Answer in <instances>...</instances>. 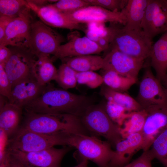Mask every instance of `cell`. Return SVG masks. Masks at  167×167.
Wrapping results in <instances>:
<instances>
[{
  "label": "cell",
  "instance_id": "obj_19",
  "mask_svg": "<svg viewBox=\"0 0 167 167\" xmlns=\"http://www.w3.org/2000/svg\"><path fill=\"white\" fill-rule=\"evenodd\" d=\"M144 139L142 132L131 134L117 143L108 167H120L130 163L137 152L143 149Z\"/></svg>",
  "mask_w": 167,
  "mask_h": 167
},
{
  "label": "cell",
  "instance_id": "obj_13",
  "mask_svg": "<svg viewBox=\"0 0 167 167\" xmlns=\"http://www.w3.org/2000/svg\"><path fill=\"white\" fill-rule=\"evenodd\" d=\"M73 22L80 24L106 22L125 25L126 18L121 12L112 11L96 6H88L73 12L64 13Z\"/></svg>",
  "mask_w": 167,
  "mask_h": 167
},
{
  "label": "cell",
  "instance_id": "obj_18",
  "mask_svg": "<svg viewBox=\"0 0 167 167\" xmlns=\"http://www.w3.org/2000/svg\"><path fill=\"white\" fill-rule=\"evenodd\" d=\"M47 84H40L34 76L25 78L12 87L8 101L23 109L27 104L39 97Z\"/></svg>",
  "mask_w": 167,
  "mask_h": 167
},
{
  "label": "cell",
  "instance_id": "obj_20",
  "mask_svg": "<svg viewBox=\"0 0 167 167\" xmlns=\"http://www.w3.org/2000/svg\"><path fill=\"white\" fill-rule=\"evenodd\" d=\"M149 58L156 77L161 82L167 74V31L152 45Z\"/></svg>",
  "mask_w": 167,
  "mask_h": 167
},
{
  "label": "cell",
  "instance_id": "obj_27",
  "mask_svg": "<svg viewBox=\"0 0 167 167\" xmlns=\"http://www.w3.org/2000/svg\"><path fill=\"white\" fill-rule=\"evenodd\" d=\"M147 115V112L144 109L131 113L120 128L123 139L131 134L142 131Z\"/></svg>",
  "mask_w": 167,
  "mask_h": 167
},
{
  "label": "cell",
  "instance_id": "obj_21",
  "mask_svg": "<svg viewBox=\"0 0 167 167\" xmlns=\"http://www.w3.org/2000/svg\"><path fill=\"white\" fill-rule=\"evenodd\" d=\"M23 109L7 101L0 108V129L9 137L18 131Z\"/></svg>",
  "mask_w": 167,
  "mask_h": 167
},
{
  "label": "cell",
  "instance_id": "obj_17",
  "mask_svg": "<svg viewBox=\"0 0 167 167\" xmlns=\"http://www.w3.org/2000/svg\"><path fill=\"white\" fill-rule=\"evenodd\" d=\"M28 6L33 11L44 24L50 26L70 30L84 31L87 29L83 24L75 23L70 20L63 13L60 12L51 4L38 6L27 0Z\"/></svg>",
  "mask_w": 167,
  "mask_h": 167
},
{
  "label": "cell",
  "instance_id": "obj_10",
  "mask_svg": "<svg viewBox=\"0 0 167 167\" xmlns=\"http://www.w3.org/2000/svg\"><path fill=\"white\" fill-rule=\"evenodd\" d=\"M72 148L70 146H64L61 148L53 147L35 152L15 150L8 152L25 167H60L63 157Z\"/></svg>",
  "mask_w": 167,
  "mask_h": 167
},
{
  "label": "cell",
  "instance_id": "obj_26",
  "mask_svg": "<svg viewBox=\"0 0 167 167\" xmlns=\"http://www.w3.org/2000/svg\"><path fill=\"white\" fill-rule=\"evenodd\" d=\"M102 76L103 83L110 89L123 92L136 83L137 79L121 75L111 71H104Z\"/></svg>",
  "mask_w": 167,
  "mask_h": 167
},
{
  "label": "cell",
  "instance_id": "obj_11",
  "mask_svg": "<svg viewBox=\"0 0 167 167\" xmlns=\"http://www.w3.org/2000/svg\"><path fill=\"white\" fill-rule=\"evenodd\" d=\"M31 10L27 6L9 23L0 46L8 45L28 47L32 18Z\"/></svg>",
  "mask_w": 167,
  "mask_h": 167
},
{
  "label": "cell",
  "instance_id": "obj_36",
  "mask_svg": "<svg viewBox=\"0 0 167 167\" xmlns=\"http://www.w3.org/2000/svg\"><path fill=\"white\" fill-rule=\"evenodd\" d=\"M154 159L148 150L143 151L136 159L126 165L120 167H152V162Z\"/></svg>",
  "mask_w": 167,
  "mask_h": 167
},
{
  "label": "cell",
  "instance_id": "obj_42",
  "mask_svg": "<svg viewBox=\"0 0 167 167\" xmlns=\"http://www.w3.org/2000/svg\"><path fill=\"white\" fill-rule=\"evenodd\" d=\"M84 32L86 36L96 43L100 37L99 35L95 31L88 28L86 29Z\"/></svg>",
  "mask_w": 167,
  "mask_h": 167
},
{
  "label": "cell",
  "instance_id": "obj_25",
  "mask_svg": "<svg viewBox=\"0 0 167 167\" xmlns=\"http://www.w3.org/2000/svg\"><path fill=\"white\" fill-rule=\"evenodd\" d=\"M101 93L107 101L113 102L121 106L128 112L143 109L136 100L129 95L112 90L106 85L102 87Z\"/></svg>",
  "mask_w": 167,
  "mask_h": 167
},
{
  "label": "cell",
  "instance_id": "obj_24",
  "mask_svg": "<svg viewBox=\"0 0 167 167\" xmlns=\"http://www.w3.org/2000/svg\"><path fill=\"white\" fill-rule=\"evenodd\" d=\"M51 57L41 56L38 58L33 69V74L37 81L42 85L55 80L57 70L53 64Z\"/></svg>",
  "mask_w": 167,
  "mask_h": 167
},
{
  "label": "cell",
  "instance_id": "obj_44",
  "mask_svg": "<svg viewBox=\"0 0 167 167\" xmlns=\"http://www.w3.org/2000/svg\"><path fill=\"white\" fill-rule=\"evenodd\" d=\"M88 161L86 160H82L79 162L77 165L73 167H88Z\"/></svg>",
  "mask_w": 167,
  "mask_h": 167
},
{
  "label": "cell",
  "instance_id": "obj_30",
  "mask_svg": "<svg viewBox=\"0 0 167 167\" xmlns=\"http://www.w3.org/2000/svg\"><path fill=\"white\" fill-rule=\"evenodd\" d=\"M27 6V0H0V15L16 17Z\"/></svg>",
  "mask_w": 167,
  "mask_h": 167
},
{
  "label": "cell",
  "instance_id": "obj_47",
  "mask_svg": "<svg viewBox=\"0 0 167 167\" xmlns=\"http://www.w3.org/2000/svg\"></svg>",
  "mask_w": 167,
  "mask_h": 167
},
{
  "label": "cell",
  "instance_id": "obj_3",
  "mask_svg": "<svg viewBox=\"0 0 167 167\" xmlns=\"http://www.w3.org/2000/svg\"><path fill=\"white\" fill-rule=\"evenodd\" d=\"M107 28L109 46L108 51L117 50L131 57L145 60L149 58L152 40L143 30L127 29L119 23H110Z\"/></svg>",
  "mask_w": 167,
  "mask_h": 167
},
{
  "label": "cell",
  "instance_id": "obj_38",
  "mask_svg": "<svg viewBox=\"0 0 167 167\" xmlns=\"http://www.w3.org/2000/svg\"><path fill=\"white\" fill-rule=\"evenodd\" d=\"M14 18L6 16L0 15V43L2 42L4 38L7 26Z\"/></svg>",
  "mask_w": 167,
  "mask_h": 167
},
{
  "label": "cell",
  "instance_id": "obj_1",
  "mask_svg": "<svg viewBox=\"0 0 167 167\" xmlns=\"http://www.w3.org/2000/svg\"><path fill=\"white\" fill-rule=\"evenodd\" d=\"M95 102L91 97L56 88L49 83L42 94L23 109L28 113H68L79 117Z\"/></svg>",
  "mask_w": 167,
  "mask_h": 167
},
{
  "label": "cell",
  "instance_id": "obj_22",
  "mask_svg": "<svg viewBox=\"0 0 167 167\" xmlns=\"http://www.w3.org/2000/svg\"><path fill=\"white\" fill-rule=\"evenodd\" d=\"M149 0H128L121 11L125 16L126 22L124 25L129 30H141V24Z\"/></svg>",
  "mask_w": 167,
  "mask_h": 167
},
{
  "label": "cell",
  "instance_id": "obj_34",
  "mask_svg": "<svg viewBox=\"0 0 167 167\" xmlns=\"http://www.w3.org/2000/svg\"><path fill=\"white\" fill-rule=\"evenodd\" d=\"M90 5L101 7L109 11L121 12L128 0H85Z\"/></svg>",
  "mask_w": 167,
  "mask_h": 167
},
{
  "label": "cell",
  "instance_id": "obj_31",
  "mask_svg": "<svg viewBox=\"0 0 167 167\" xmlns=\"http://www.w3.org/2000/svg\"><path fill=\"white\" fill-rule=\"evenodd\" d=\"M106 112L112 121L121 127L130 117L131 112H127L123 107L111 101L105 104Z\"/></svg>",
  "mask_w": 167,
  "mask_h": 167
},
{
  "label": "cell",
  "instance_id": "obj_28",
  "mask_svg": "<svg viewBox=\"0 0 167 167\" xmlns=\"http://www.w3.org/2000/svg\"><path fill=\"white\" fill-rule=\"evenodd\" d=\"M149 149L154 159L158 160L165 167L167 166V126L154 140Z\"/></svg>",
  "mask_w": 167,
  "mask_h": 167
},
{
  "label": "cell",
  "instance_id": "obj_23",
  "mask_svg": "<svg viewBox=\"0 0 167 167\" xmlns=\"http://www.w3.org/2000/svg\"><path fill=\"white\" fill-rule=\"evenodd\" d=\"M62 63L69 66L76 72L96 71L102 69L103 58L96 55H88L61 59Z\"/></svg>",
  "mask_w": 167,
  "mask_h": 167
},
{
  "label": "cell",
  "instance_id": "obj_8",
  "mask_svg": "<svg viewBox=\"0 0 167 167\" xmlns=\"http://www.w3.org/2000/svg\"><path fill=\"white\" fill-rule=\"evenodd\" d=\"M10 46L11 54L4 68L12 88L19 82L34 76L33 69L38 58L28 47Z\"/></svg>",
  "mask_w": 167,
  "mask_h": 167
},
{
  "label": "cell",
  "instance_id": "obj_12",
  "mask_svg": "<svg viewBox=\"0 0 167 167\" xmlns=\"http://www.w3.org/2000/svg\"><path fill=\"white\" fill-rule=\"evenodd\" d=\"M141 28L152 40L167 31V6L165 0H149Z\"/></svg>",
  "mask_w": 167,
  "mask_h": 167
},
{
  "label": "cell",
  "instance_id": "obj_2",
  "mask_svg": "<svg viewBox=\"0 0 167 167\" xmlns=\"http://www.w3.org/2000/svg\"><path fill=\"white\" fill-rule=\"evenodd\" d=\"M21 127L45 134L67 133L89 135L82 124L79 117L68 113L25 112Z\"/></svg>",
  "mask_w": 167,
  "mask_h": 167
},
{
  "label": "cell",
  "instance_id": "obj_15",
  "mask_svg": "<svg viewBox=\"0 0 167 167\" xmlns=\"http://www.w3.org/2000/svg\"><path fill=\"white\" fill-rule=\"evenodd\" d=\"M78 33L75 32L69 34L68 42L60 45L55 54L51 57L54 61L57 59L95 55L104 51L96 42L86 36L80 37Z\"/></svg>",
  "mask_w": 167,
  "mask_h": 167
},
{
  "label": "cell",
  "instance_id": "obj_7",
  "mask_svg": "<svg viewBox=\"0 0 167 167\" xmlns=\"http://www.w3.org/2000/svg\"><path fill=\"white\" fill-rule=\"evenodd\" d=\"M64 41L62 35L41 21L32 22L28 48L37 58L54 56Z\"/></svg>",
  "mask_w": 167,
  "mask_h": 167
},
{
  "label": "cell",
  "instance_id": "obj_37",
  "mask_svg": "<svg viewBox=\"0 0 167 167\" xmlns=\"http://www.w3.org/2000/svg\"><path fill=\"white\" fill-rule=\"evenodd\" d=\"M9 137L5 132L0 129V162L5 158L8 153Z\"/></svg>",
  "mask_w": 167,
  "mask_h": 167
},
{
  "label": "cell",
  "instance_id": "obj_29",
  "mask_svg": "<svg viewBox=\"0 0 167 167\" xmlns=\"http://www.w3.org/2000/svg\"><path fill=\"white\" fill-rule=\"evenodd\" d=\"M76 72L66 64L62 63L57 70L55 79L59 85L63 89L74 88L77 83Z\"/></svg>",
  "mask_w": 167,
  "mask_h": 167
},
{
  "label": "cell",
  "instance_id": "obj_6",
  "mask_svg": "<svg viewBox=\"0 0 167 167\" xmlns=\"http://www.w3.org/2000/svg\"><path fill=\"white\" fill-rule=\"evenodd\" d=\"M67 135L66 133L43 134L21 127L9 139L7 150L31 152L41 151L56 145L66 146Z\"/></svg>",
  "mask_w": 167,
  "mask_h": 167
},
{
  "label": "cell",
  "instance_id": "obj_32",
  "mask_svg": "<svg viewBox=\"0 0 167 167\" xmlns=\"http://www.w3.org/2000/svg\"><path fill=\"white\" fill-rule=\"evenodd\" d=\"M77 83L84 84L91 88H95L103 83L102 76L93 71L76 72Z\"/></svg>",
  "mask_w": 167,
  "mask_h": 167
},
{
  "label": "cell",
  "instance_id": "obj_39",
  "mask_svg": "<svg viewBox=\"0 0 167 167\" xmlns=\"http://www.w3.org/2000/svg\"><path fill=\"white\" fill-rule=\"evenodd\" d=\"M11 54V51L10 48L5 46H0V64L4 67Z\"/></svg>",
  "mask_w": 167,
  "mask_h": 167
},
{
  "label": "cell",
  "instance_id": "obj_35",
  "mask_svg": "<svg viewBox=\"0 0 167 167\" xmlns=\"http://www.w3.org/2000/svg\"><path fill=\"white\" fill-rule=\"evenodd\" d=\"M12 85L5 71L4 67L0 64V94L7 98H10Z\"/></svg>",
  "mask_w": 167,
  "mask_h": 167
},
{
  "label": "cell",
  "instance_id": "obj_33",
  "mask_svg": "<svg viewBox=\"0 0 167 167\" xmlns=\"http://www.w3.org/2000/svg\"><path fill=\"white\" fill-rule=\"evenodd\" d=\"M51 4L58 11L63 13L73 12L90 6L85 0H60Z\"/></svg>",
  "mask_w": 167,
  "mask_h": 167
},
{
  "label": "cell",
  "instance_id": "obj_9",
  "mask_svg": "<svg viewBox=\"0 0 167 167\" xmlns=\"http://www.w3.org/2000/svg\"><path fill=\"white\" fill-rule=\"evenodd\" d=\"M136 100L144 109L157 105L167 106L166 90L149 66L146 68Z\"/></svg>",
  "mask_w": 167,
  "mask_h": 167
},
{
  "label": "cell",
  "instance_id": "obj_40",
  "mask_svg": "<svg viewBox=\"0 0 167 167\" xmlns=\"http://www.w3.org/2000/svg\"><path fill=\"white\" fill-rule=\"evenodd\" d=\"M98 45L104 50L108 51L109 46V40L108 35L100 37L96 42Z\"/></svg>",
  "mask_w": 167,
  "mask_h": 167
},
{
  "label": "cell",
  "instance_id": "obj_45",
  "mask_svg": "<svg viewBox=\"0 0 167 167\" xmlns=\"http://www.w3.org/2000/svg\"><path fill=\"white\" fill-rule=\"evenodd\" d=\"M161 83L165 89L167 93V74L164 79L162 81Z\"/></svg>",
  "mask_w": 167,
  "mask_h": 167
},
{
  "label": "cell",
  "instance_id": "obj_46",
  "mask_svg": "<svg viewBox=\"0 0 167 167\" xmlns=\"http://www.w3.org/2000/svg\"><path fill=\"white\" fill-rule=\"evenodd\" d=\"M166 167H167V166Z\"/></svg>",
  "mask_w": 167,
  "mask_h": 167
},
{
  "label": "cell",
  "instance_id": "obj_16",
  "mask_svg": "<svg viewBox=\"0 0 167 167\" xmlns=\"http://www.w3.org/2000/svg\"><path fill=\"white\" fill-rule=\"evenodd\" d=\"M145 110L147 115L141 131L143 151L149 149L155 138L167 126V106L157 105Z\"/></svg>",
  "mask_w": 167,
  "mask_h": 167
},
{
  "label": "cell",
  "instance_id": "obj_14",
  "mask_svg": "<svg viewBox=\"0 0 167 167\" xmlns=\"http://www.w3.org/2000/svg\"><path fill=\"white\" fill-rule=\"evenodd\" d=\"M103 58V70L113 71L121 75L137 79L145 61L115 50L108 51Z\"/></svg>",
  "mask_w": 167,
  "mask_h": 167
},
{
  "label": "cell",
  "instance_id": "obj_5",
  "mask_svg": "<svg viewBox=\"0 0 167 167\" xmlns=\"http://www.w3.org/2000/svg\"><path fill=\"white\" fill-rule=\"evenodd\" d=\"M67 146L77 149L80 156L79 162L90 160L98 167H108L114 152L107 141H103L97 137L81 134L69 133Z\"/></svg>",
  "mask_w": 167,
  "mask_h": 167
},
{
  "label": "cell",
  "instance_id": "obj_43",
  "mask_svg": "<svg viewBox=\"0 0 167 167\" xmlns=\"http://www.w3.org/2000/svg\"><path fill=\"white\" fill-rule=\"evenodd\" d=\"M7 167H24V166L18 160L10 154Z\"/></svg>",
  "mask_w": 167,
  "mask_h": 167
},
{
  "label": "cell",
  "instance_id": "obj_4",
  "mask_svg": "<svg viewBox=\"0 0 167 167\" xmlns=\"http://www.w3.org/2000/svg\"><path fill=\"white\" fill-rule=\"evenodd\" d=\"M105 105L95 104L88 107L79 117L83 126L90 135L102 136L115 147L123 139L120 128L108 115Z\"/></svg>",
  "mask_w": 167,
  "mask_h": 167
},
{
  "label": "cell",
  "instance_id": "obj_41",
  "mask_svg": "<svg viewBox=\"0 0 167 167\" xmlns=\"http://www.w3.org/2000/svg\"><path fill=\"white\" fill-rule=\"evenodd\" d=\"M32 3L38 6H46L57 2V0H29Z\"/></svg>",
  "mask_w": 167,
  "mask_h": 167
}]
</instances>
